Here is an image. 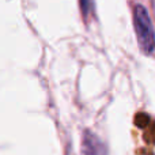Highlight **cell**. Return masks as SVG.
I'll return each instance as SVG.
<instances>
[{"label":"cell","mask_w":155,"mask_h":155,"mask_svg":"<svg viewBox=\"0 0 155 155\" xmlns=\"http://www.w3.org/2000/svg\"><path fill=\"white\" fill-rule=\"evenodd\" d=\"M134 23L136 29L139 46L142 52L150 56L154 52V29L150 14L147 8L142 4H136L134 10Z\"/></svg>","instance_id":"cell-1"},{"label":"cell","mask_w":155,"mask_h":155,"mask_svg":"<svg viewBox=\"0 0 155 155\" xmlns=\"http://www.w3.org/2000/svg\"><path fill=\"white\" fill-rule=\"evenodd\" d=\"M82 155H106V147L95 134L86 131L82 140Z\"/></svg>","instance_id":"cell-2"},{"label":"cell","mask_w":155,"mask_h":155,"mask_svg":"<svg viewBox=\"0 0 155 155\" xmlns=\"http://www.w3.org/2000/svg\"><path fill=\"white\" fill-rule=\"evenodd\" d=\"M79 3H80V8H82V12L84 16L90 15L93 12L94 0H79Z\"/></svg>","instance_id":"cell-3"}]
</instances>
